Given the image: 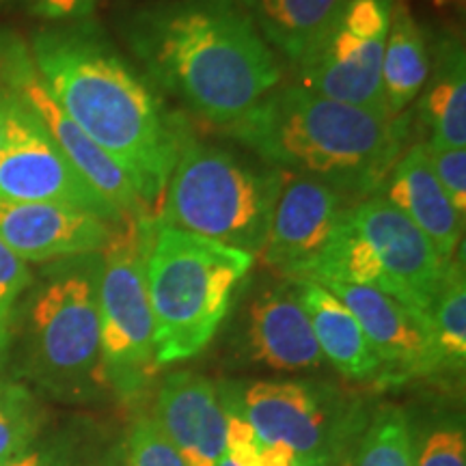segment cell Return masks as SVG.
I'll return each instance as SVG.
<instances>
[{
  "instance_id": "cell-1",
  "label": "cell",
  "mask_w": 466,
  "mask_h": 466,
  "mask_svg": "<svg viewBox=\"0 0 466 466\" xmlns=\"http://www.w3.org/2000/svg\"><path fill=\"white\" fill-rule=\"evenodd\" d=\"M28 50L52 97L124 168L151 212L188 132L91 17L37 28Z\"/></svg>"
},
{
  "instance_id": "cell-2",
  "label": "cell",
  "mask_w": 466,
  "mask_h": 466,
  "mask_svg": "<svg viewBox=\"0 0 466 466\" xmlns=\"http://www.w3.org/2000/svg\"><path fill=\"white\" fill-rule=\"evenodd\" d=\"M121 33L149 78L214 127L281 85L277 55L240 0H154L127 11Z\"/></svg>"
},
{
  "instance_id": "cell-3",
  "label": "cell",
  "mask_w": 466,
  "mask_h": 466,
  "mask_svg": "<svg viewBox=\"0 0 466 466\" xmlns=\"http://www.w3.org/2000/svg\"><path fill=\"white\" fill-rule=\"evenodd\" d=\"M225 134L264 165L322 179L359 201L380 186L404 151L406 121L294 83L272 89Z\"/></svg>"
},
{
  "instance_id": "cell-4",
  "label": "cell",
  "mask_w": 466,
  "mask_h": 466,
  "mask_svg": "<svg viewBox=\"0 0 466 466\" xmlns=\"http://www.w3.org/2000/svg\"><path fill=\"white\" fill-rule=\"evenodd\" d=\"M102 253L44 264L22 296L7 354L11 378L67 404L108 393L100 357Z\"/></svg>"
},
{
  "instance_id": "cell-5",
  "label": "cell",
  "mask_w": 466,
  "mask_h": 466,
  "mask_svg": "<svg viewBox=\"0 0 466 466\" xmlns=\"http://www.w3.org/2000/svg\"><path fill=\"white\" fill-rule=\"evenodd\" d=\"M253 266L255 255L151 218L145 275L158 370L212 343Z\"/></svg>"
},
{
  "instance_id": "cell-6",
  "label": "cell",
  "mask_w": 466,
  "mask_h": 466,
  "mask_svg": "<svg viewBox=\"0 0 466 466\" xmlns=\"http://www.w3.org/2000/svg\"><path fill=\"white\" fill-rule=\"evenodd\" d=\"M283 177L279 168L188 134L154 218L258 258Z\"/></svg>"
},
{
  "instance_id": "cell-7",
  "label": "cell",
  "mask_w": 466,
  "mask_h": 466,
  "mask_svg": "<svg viewBox=\"0 0 466 466\" xmlns=\"http://www.w3.org/2000/svg\"><path fill=\"white\" fill-rule=\"evenodd\" d=\"M445 266L404 214L370 195L343 209L322 255L300 279L371 288L428 313Z\"/></svg>"
},
{
  "instance_id": "cell-8",
  "label": "cell",
  "mask_w": 466,
  "mask_h": 466,
  "mask_svg": "<svg viewBox=\"0 0 466 466\" xmlns=\"http://www.w3.org/2000/svg\"><path fill=\"white\" fill-rule=\"evenodd\" d=\"M264 445L296 466H330L352 456L370 415L359 400L319 380H253L220 387Z\"/></svg>"
},
{
  "instance_id": "cell-9",
  "label": "cell",
  "mask_w": 466,
  "mask_h": 466,
  "mask_svg": "<svg viewBox=\"0 0 466 466\" xmlns=\"http://www.w3.org/2000/svg\"><path fill=\"white\" fill-rule=\"evenodd\" d=\"M151 218L119 220L102 250L97 299L102 380L108 393L124 401L141 398L160 371L145 275Z\"/></svg>"
},
{
  "instance_id": "cell-10",
  "label": "cell",
  "mask_w": 466,
  "mask_h": 466,
  "mask_svg": "<svg viewBox=\"0 0 466 466\" xmlns=\"http://www.w3.org/2000/svg\"><path fill=\"white\" fill-rule=\"evenodd\" d=\"M393 5L395 0H346L294 66L296 85L387 115L380 72Z\"/></svg>"
},
{
  "instance_id": "cell-11",
  "label": "cell",
  "mask_w": 466,
  "mask_h": 466,
  "mask_svg": "<svg viewBox=\"0 0 466 466\" xmlns=\"http://www.w3.org/2000/svg\"><path fill=\"white\" fill-rule=\"evenodd\" d=\"M5 97L3 141H0V201L58 203L86 209L119 223L115 208L78 173L52 141L42 121L25 104L0 86Z\"/></svg>"
},
{
  "instance_id": "cell-12",
  "label": "cell",
  "mask_w": 466,
  "mask_h": 466,
  "mask_svg": "<svg viewBox=\"0 0 466 466\" xmlns=\"http://www.w3.org/2000/svg\"><path fill=\"white\" fill-rule=\"evenodd\" d=\"M0 86L15 96L42 121L58 149L67 156L86 182L100 192L110 208H115L124 218L154 217L124 168L104 154L52 97L35 67L28 44L9 28H0Z\"/></svg>"
},
{
  "instance_id": "cell-13",
  "label": "cell",
  "mask_w": 466,
  "mask_h": 466,
  "mask_svg": "<svg viewBox=\"0 0 466 466\" xmlns=\"http://www.w3.org/2000/svg\"><path fill=\"white\" fill-rule=\"evenodd\" d=\"M316 283L333 291L359 319L380 363L378 384L395 387L442 374L439 346L428 313L371 288L335 281Z\"/></svg>"
},
{
  "instance_id": "cell-14",
  "label": "cell",
  "mask_w": 466,
  "mask_h": 466,
  "mask_svg": "<svg viewBox=\"0 0 466 466\" xmlns=\"http://www.w3.org/2000/svg\"><path fill=\"white\" fill-rule=\"evenodd\" d=\"M236 354L275 374H302L326 363L291 279L261 285L247 300L238 319Z\"/></svg>"
},
{
  "instance_id": "cell-15",
  "label": "cell",
  "mask_w": 466,
  "mask_h": 466,
  "mask_svg": "<svg viewBox=\"0 0 466 466\" xmlns=\"http://www.w3.org/2000/svg\"><path fill=\"white\" fill-rule=\"evenodd\" d=\"M348 206L350 199L335 186L307 175L285 173L259 250L264 266L285 279H300L322 255Z\"/></svg>"
},
{
  "instance_id": "cell-16",
  "label": "cell",
  "mask_w": 466,
  "mask_h": 466,
  "mask_svg": "<svg viewBox=\"0 0 466 466\" xmlns=\"http://www.w3.org/2000/svg\"><path fill=\"white\" fill-rule=\"evenodd\" d=\"M115 225L58 203L0 201V242L28 266L102 253Z\"/></svg>"
},
{
  "instance_id": "cell-17",
  "label": "cell",
  "mask_w": 466,
  "mask_h": 466,
  "mask_svg": "<svg viewBox=\"0 0 466 466\" xmlns=\"http://www.w3.org/2000/svg\"><path fill=\"white\" fill-rule=\"evenodd\" d=\"M151 421L188 466H217L227 450L218 384L197 371L168 374L156 391Z\"/></svg>"
},
{
  "instance_id": "cell-18",
  "label": "cell",
  "mask_w": 466,
  "mask_h": 466,
  "mask_svg": "<svg viewBox=\"0 0 466 466\" xmlns=\"http://www.w3.org/2000/svg\"><path fill=\"white\" fill-rule=\"evenodd\" d=\"M393 206L434 244L439 258L450 264L462 248L464 218L447 199L430 167L423 145L401 151L380 186L371 192Z\"/></svg>"
},
{
  "instance_id": "cell-19",
  "label": "cell",
  "mask_w": 466,
  "mask_h": 466,
  "mask_svg": "<svg viewBox=\"0 0 466 466\" xmlns=\"http://www.w3.org/2000/svg\"><path fill=\"white\" fill-rule=\"evenodd\" d=\"M326 363L357 382L378 378L380 363L352 311L330 289L307 279H291Z\"/></svg>"
},
{
  "instance_id": "cell-20",
  "label": "cell",
  "mask_w": 466,
  "mask_h": 466,
  "mask_svg": "<svg viewBox=\"0 0 466 466\" xmlns=\"http://www.w3.org/2000/svg\"><path fill=\"white\" fill-rule=\"evenodd\" d=\"M421 93L430 141L466 149V56L456 35H442L436 42Z\"/></svg>"
},
{
  "instance_id": "cell-21",
  "label": "cell",
  "mask_w": 466,
  "mask_h": 466,
  "mask_svg": "<svg viewBox=\"0 0 466 466\" xmlns=\"http://www.w3.org/2000/svg\"><path fill=\"white\" fill-rule=\"evenodd\" d=\"M430 74V48L423 28L404 0H395L382 56V97L391 119L404 116L421 96Z\"/></svg>"
},
{
  "instance_id": "cell-22",
  "label": "cell",
  "mask_w": 466,
  "mask_h": 466,
  "mask_svg": "<svg viewBox=\"0 0 466 466\" xmlns=\"http://www.w3.org/2000/svg\"><path fill=\"white\" fill-rule=\"evenodd\" d=\"M346 0H240L272 52L291 66L311 48Z\"/></svg>"
},
{
  "instance_id": "cell-23",
  "label": "cell",
  "mask_w": 466,
  "mask_h": 466,
  "mask_svg": "<svg viewBox=\"0 0 466 466\" xmlns=\"http://www.w3.org/2000/svg\"><path fill=\"white\" fill-rule=\"evenodd\" d=\"M428 316L432 319L442 374H462L466 363V281L462 248L445 266Z\"/></svg>"
},
{
  "instance_id": "cell-24",
  "label": "cell",
  "mask_w": 466,
  "mask_h": 466,
  "mask_svg": "<svg viewBox=\"0 0 466 466\" xmlns=\"http://www.w3.org/2000/svg\"><path fill=\"white\" fill-rule=\"evenodd\" d=\"M410 421L398 406H382L370 417L354 447L352 466H415Z\"/></svg>"
},
{
  "instance_id": "cell-25",
  "label": "cell",
  "mask_w": 466,
  "mask_h": 466,
  "mask_svg": "<svg viewBox=\"0 0 466 466\" xmlns=\"http://www.w3.org/2000/svg\"><path fill=\"white\" fill-rule=\"evenodd\" d=\"M46 410L25 382L0 376V462L42 439Z\"/></svg>"
},
{
  "instance_id": "cell-26",
  "label": "cell",
  "mask_w": 466,
  "mask_h": 466,
  "mask_svg": "<svg viewBox=\"0 0 466 466\" xmlns=\"http://www.w3.org/2000/svg\"><path fill=\"white\" fill-rule=\"evenodd\" d=\"M31 266L0 242V367L7 370L14 319L22 296L33 283Z\"/></svg>"
},
{
  "instance_id": "cell-27",
  "label": "cell",
  "mask_w": 466,
  "mask_h": 466,
  "mask_svg": "<svg viewBox=\"0 0 466 466\" xmlns=\"http://www.w3.org/2000/svg\"><path fill=\"white\" fill-rule=\"evenodd\" d=\"M121 460L124 466H188L151 417H138L130 425L121 447Z\"/></svg>"
},
{
  "instance_id": "cell-28",
  "label": "cell",
  "mask_w": 466,
  "mask_h": 466,
  "mask_svg": "<svg viewBox=\"0 0 466 466\" xmlns=\"http://www.w3.org/2000/svg\"><path fill=\"white\" fill-rule=\"evenodd\" d=\"M430 167L439 179L441 188L445 190L447 199L456 208L458 217H466V149L450 147L425 138L421 141Z\"/></svg>"
},
{
  "instance_id": "cell-29",
  "label": "cell",
  "mask_w": 466,
  "mask_h": 466,
  "mask_svg": "<svg viewBox=\"0 0 466 466\" xmlns=\"http://www.w3.org/2000/svg\"><path fill=\"white\" fill-rule=\"evenodd\" d=\"M415 466H466V432L458 423H442L425 436L415 451Z\"/></svg>"
},
{
  "instance_id": "cell-30",
  "label": "cell",
  "mask_w": 466,
  "mask_h": 466,
  "mask_svg": "<svg viewBox=\"0 0 466 466\" xmlns=\"http://www.w3.org/2000/svg\"><path fill=\"white\" fill-rule=\"evenodd\" d=\"M78 441L74 434H56L35 441L25 451L3 460L0 466H76Z\"/></svg>"
},
{
  "instance_id": "cell-31",
  "label": "cell",
  "mask_w": 466,
  "mask_h": 466,
  "mask_svg": "<svg viewBox=\"0 0 466 466\" xmlns=\"http://www.w3.org/2000/svg\"><path fill=\"white\" fill-rule=\"evenodd\" d=\"M96 5L97 0H26L28 11L48 25L89 20Z\"/></svg>"
},
{
  "instance_id": "cell-32",
  "label": "cell",
  "mask_w": 466,
  "mask_h": 466,
  "mask_svg": "<svg viewBox=\"0 0 466 466\" xmlns=\"http://www.w3.org/2000/svg\"><path fill=\"white\" fill-rule=\"evenodd\" d=\"M250 466H296V464L289 453L281 450V447L264 445V442H259V450L255 453Z\"/></svg>"
},
{
  "instance_id": "cell-33",
  "label": "cell",
  "mask_w": 466,
  "mask_h": 466,
  "mask_svg": "<svg viewBox=\"0 0 466 466\" xmlns=\"http://www.w3.org/2000/svg\"><path fill=\"white\" fill-rule=\"evenodd\" d=\"M89 466H124V460H121V447L119 450H115L113 453H108L106 458L97 460V462H93Z\"/></svg>"
},
{
  "instance_id": "cell-34",
  "label": "cell",
  "mask_w": 466,
  "mask_h": 466,
  "mask_svg": "<svg viewBox=\"0 0 466 466\" xmlns=\"http://www.w3.org/2000/svg\"><path fill=\"white\" fill-rule=\"evenodd\" d=\"M3 116H5V97L0 91V141H3Z\"/></svg>"
},
{
  "instance_id": "cell-35",
  "label": "cell",
  "mask_w": 466,
  "mask_h": 466,
  "mask_svg": "<svg viewBox=\"0 0 466 466\" xmlns=\"http://www.w3.org/2000/svg\"><path fill=\"white\" fill-rule=\"evenodd\" d=\"M330 466H352V456L343 458V460H339V462H335V464H330Z\"/></svg>"
},
{
  "instance_id": "cell-36",
  "label": "cell",
  "mask_w": 466,
  "mask_h": 466,
  "mask_svg": "<svg viewBox=\"0 0 466 466\" xmlns=\"http://www.w3.org/2000/svg\"><path fill=\"white\" fill-rule=\"evenodd\" d=\"M11 3H15V0H0V7H3V5H11Z\"/></svg>"
},
{
  "instance_id": "cell-37",
  "label": "cell",
  "mask_w": 466,
  "mask_h": 466,
  "mask_svg": "<svg viewBox=\"0 0 466 466\" xmlns=\"http://www.w3.org/2000/svg\"><path fill=\"white\" fill-rule=\"evenodd\" d=\"M441 3H458V0H441ZM462 3V0H460Z\"/></svg>"
},
{
  "instance_id": "cell-38",
  "label": "cell",
  "mask_w": 466,
  "mask_h": 466,
  "mask_svg": "<svg viewBox=\"0 0 466 466\" xmlns=\"http://www.w3.org/2000/svg\"><path fill=\"white\" fill-rule=\"evenodd\" d=\"M5 371H7V370H5V367H0V376H3V374H5Z\"/></svg>"
}]
</instances>
